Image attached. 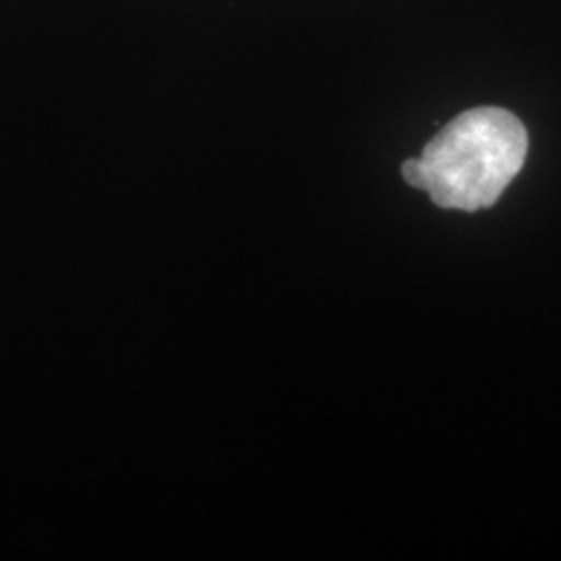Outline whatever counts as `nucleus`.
<instances>
[{
    "label": "nucleus",
    "instance_id": "obj_1",
    "mask_svg": "<svg viewBox=\"0 0 561 561\" xmlns=\"http://www.w3.org/2000/svg\"><path fill=\"white\" fill-rule=\"evenodd\" d=\"M528 154L522 121L500 106L470 108L424 146L421 159L401 164L412 187L442 208L474 213L502 198Z\"/></svg>",
    "mask_w": 561,
    "mask_h": 561
}]
</instances>
